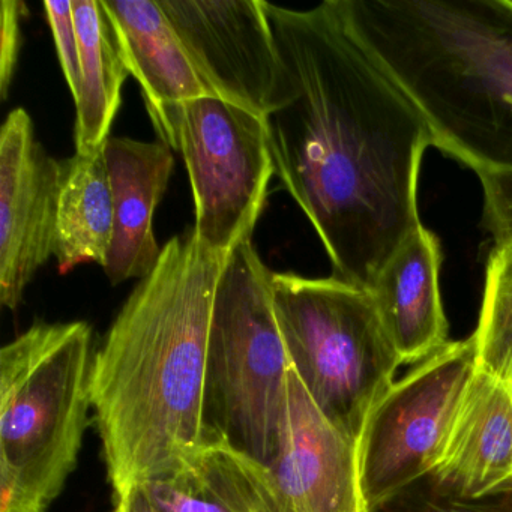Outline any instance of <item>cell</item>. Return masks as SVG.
I'll use <instances>...</instances> for the list:
<instances>
[{
    "label": "cell",
    "mask_w": 512,
    "mask_h": 512,
    "mask_svg": "<svg viewBox=\"0 0 512 512\" xmlns=\"http://www.w3.org/2000/svg\"><path fill=\"white\" fill-rule=\"evenodd\" d=\"M356 38L478 178L512 173V0H340Z\"/></svg>",
    "instance_id": "cell-3"
},
{
    "label": "cell",
    "mask_w": 512,
    "mask_h": 512,
    "mask_svg": "<svg viewBox=\"0 0 512 512\" xmlns=\"http://www.w3.org/2000/svg\"><path fill=\"white\" fill-rule=\"evenodd\" d=\"M227 257L194 230L170 239L92 359L91 403L113 493L199 454L209 326Z\"/></svg>",
    "instance_id": "cell-2"
},
{
    "label": "cell",
    "mask_w": 512,
    "mask_h": 512,
    "mask_svg": "<svg viewBox=\"0 0 512 512\" xmlns=\"http://www.w3.org/2000/svg\"><path fill=\"white\" fill-rule=\"evenodd\" d=\"M104 149L61 161L55 247L59 274L86 263L106 266L115 212Z\"/></svg>",
    "instance_id": "cell-17"
},
{
    "label": "cell",
    "mask_w": 512,
    "mask_h": 512,
    "mask_svg": "<svg viewBox=\"0 0 512 512\" xmlns=\"http://www.w3.org/2000/svg\"><path fill=\"white\" fill-rule=\"evenodd\" d=\"M272 272L253 242L227 257L209 326L203 448H224L259 469L283 454L290 428V365L275 316Z\"/></svg>",
    "instance_id": "cell-4"
},
{
    "label": "cell",
    "mask_w": 512,
    "mask_h": 512,
    "mask_svg": "<svg viewBox=\"0 0 512 512\" xmlns=\"http://www.w3.org/2000/svg\"><path fill=\"white\" fill-rule=\"evenodd\" d=\"M476 367L512 383V238L494 242L485 265Z\"/></svg>",
    "instance_id": "cell-19"
},
{
    "label": "cell",
    "mask_w": 512,
    "mask_h": 512,
    "mask_svg": "<svg viewBox=\"0 0 512 512\" xmlns=\"http://www.w3.org/2000/svg\"><path fill=\"white\" fill-rule=\"evenodd\" d=\"M160 142L184 158L197 239L221 257L251 241L275 175L265 118L223 98H196L170 112Z\"/></svg>",
    "instance_id": "cell-7"
},
{
    "label": "cell",
    "mask_w": 512,
    "mask_h": 512,
    "mask_svg": "<svg viewBox=\"0 0 512 512\" xmlns=\"http://www.w3.org/2000/svg\"><path fill=\"white\" fill-rule=\"evenodd\" d=\"M28 7L20 0H2L0 23H2V46H0V97L7 100L13 85L14 74L19 64L22 49V19Z\"/></svg>",
    "instance_id": "cell-23"
},
{
    "label": "cell",
    "mask_w": 512,
    "mask_h": 512,
    "mask_svg": "<svg viewBox=\"0 0 512 512\" xmlns=\"http://www.w3.org/2000/svg\"><path fill=\"white\" fill-rule=\"evenodd\" d=\"M80 43V88L76 100V154L106 146L130 76L101 0H73Z\"/></svg>",
    "instance_id": "cell-16"
},
{
    "label": "cell",
    "mask_w": 512,
    "mask_h": 512,
    "mask_svg": "<svg viewBox=\"0 0 512 512\" xmlns=\"http://www.w3.org/2000/svg\"><path fill=\"white\" fill-rule=\"evenodd\" d=\"M476 365L473 335L449 341L394 382L373 407L358 443L367 512L430 475Z\"/></svg>",
    "instance_id": "cell-8"
},
{
    "label": "cell",
    "mask_w": 512,
    "mask_h": 512,
    "mask_svg": "<svg viewBox=\"0 0 512 512\" xmlns=\"http://www.w3.org/2000/svg\"><path fill=\"white\" fill-rule=\"evenodd\" d=\"M113 512H161L146 496L140 485H133L121 493H113Z\"/></svg>",
    "instance_id": "cell-24"
},
{
    "label": "cell",
    "mask_w": 512,
    "mask_h": 512,
    "mask_svg": "<svg viewBox=\"0 0 512 512\" xmlns=\"http://www.w3.org/2000/svg\"><path fill=\"white\" fill-rule=\"evenodd\" d=\"M61 161L35 137L25 109L0 130V304L17 310L29 283L55 256Z\"/></svg>",
    "instance_id": "cell-10"
},
{
    "label": "cell",
    "mask_w": 512,
    "mask_h": 512,
    "mask_svg": "<svg viewBox=\"0 0 512 512\" xmlns=\"http://www.w3.org/2000/svg\"><path fill=\"white\" fill-rule=\"evenodd\" d=\"M215 97L266 118L283 62L263 0H158Z\"/></svg>",
    "instance_id": "cell-9"
},
{
    "label": "cell",
    "mask_w": 512,
    "mask_h": 512,
    "mask_svg": "<svg viewBox=\"0 0 512 512\" xmlns=\"http://www.w3.org/2000/svg\"><path fill=\"white\" fill-rule=\"evenodd\" d=\"M92 329L35 323L0 350V512H47L88 427Z\"/></svg>",
    "instance_id": "cell-5"
},
{
    "label": "cell",
    "mask_w": 512,
    "mask_h": 512,
    "mask_svg": "<svg viewBox=\"0 0 512 512\" xmlns=\"http://www.w3.org/2000/svg\"><path fill=\"white\" fill-rule=\"evenodd\" d=\"M56 52L73 100L80 88V43L74 20L73 2H44Z\"/></svg>",
    "instance_id": "cell-21"
},
{
    "label": "cell",
    "mask_w": 512,
    "mask_h": 512,
    "mask_svg": "<svg viewBox=\"0 0 512 512\" xmlns=\"http://www.w3.org/2000/svg\"><path fill=\"white\" fill-rule=\"evenodd\" d=\"M104 154L115 212L104 271L116 286L131 278L143 280L160 260L163 248L155 238L154 215L169 187L175 158L166 143L128 137H110Z\"/></svg>",
    "instance_id": "cell-13"
},
{
    "label": "cell",
    "mask_w": 512,
    "mask_h": 512,
    "mask_svg": "<svg viewBox=\"0 0 512 512\" xmlns=\"http://www.w3.org/2000/svg\"><path fill=\"white\" fill-rule=\"evenodd\" d=\"M275 316L292 370L322 415L358 448L400 356L368 290L335 277L272 272Z\"/></svg>",
    "instance_id": "cell-6"
},
{
    "label": "cell",
    "mask_w": 512,
    "mask_h": 512,
    "mask_svg": "<svg viewBox=\"0 0 512 512\" xmlns=\"http://www.w3.org/2000/svg\"><path fill=\"white\" fill-rule=\"evenodd\" d=\"M140 487L161 512H266L259 467L224 448L200 449Z\"/></svg>",
    "instance_id": "cell-18"
},
{
    "label": "cell",
    "mask_w": 512,
    "mask_h": 512,
    "mask_svg": "<svg viewBox=\"0 0 512 512\" xmlns=\"http://www.w3.org/2000/svg\"><path fill=\"white\" fill-rule=\"evenodd\" d=\"M371 512H512V485L475 499H452L418 482Z\"/></svg>",
    "instance_id": "cell-20"
},
{
    "label": "cell",
    "mask_w": 512,
    "mask_h": 512,
    "mask_svg": "<svg viewBox=\"0 0 512 512\" xmlns=\"http://www.w3.org/2000/svg\"><path fill=\"white\" fill-rule=\"evenodd\" d=\"M419 484L452 499L511 487L512 383L476 367L436 464Z\"/></svg>",
    "instance_id": "cell-12"
},
{
    "label": "cell",
    "mask_w": 512,
    "mask_h": 512,
    "mask_svg": "<svg viewBox=\"0 0 512 512\" xmlns=\"http://www.w3.org/2000/svg\"><path fill=\"white\" fill-rule=\"evenodd\" d=\"M283 79L266 116L275 175L322 241L332 277L370 290L421 226L427 121L350 28L340 0L266 2Z\"/></svg>",
    "instance_id": "cell-1"
},
{
    "label": "cell",
    "mask_w": 512,
    "mask_h": 512,
    "mask_svg": "<svg viewBox=\"0 0 512 512\" xmlns=\"http://www.w3.org/2000/svg\"><path fill=\"white\" fill-rule=\"evenodd\" d=\"M122 61L142 88L160 140L170 112L185 101L215 97L191 62L163 8L151 0H101Z\"/></svg>",
    "instance_id": "cell-15"
},
{
    "label": "cell",
    "mask_w": 512,
    "mask_h": 512,
    "mask_svg": "<svg viewBox=\"0 0 512 512\" xmlns=\"http://www.w3.org/2000/svg\"><path fill=\"white\" fill-rule=\"evenodd\" d=\"M484 197L482 224L494 242L512 238V173H491L479 178Z\"/></svg>",
    "instance_id": "cell-22"
},
{
    "label": "cell",
    "mask_w": 512,
    "mask_h": 512,
    "mask_svg": "<svg viewBox=\"0 0 512 512\" xmlns=\"http://www.w3.org/2000/svg\"><path fill=\"white\" fill-rule=\"evenodd\" d=\"M440 263L439 239L421 224L392 254L368 290L401 364H419L449 343Z\"/></svg>",
    "instance_id": "cell-14"
},
{
    "label": "cell",
    "mask_w": 512,
    "mask_h": 512,
    "mask_svg": "<svg viewBox=\"0 0 512 512\" xmlns=\"http://www.w3.org/2000/svg\"><path fill=\"white\" fill-rule=\"evenodd\" d=\"M266 512H367L358 448L325 416L290 373V428L283 454L260 469Z\"/></svg>",
    "instance_id": "cell-11"
}]
</instances>
